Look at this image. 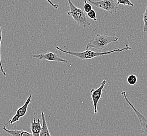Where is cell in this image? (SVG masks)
<instances>
[{"mask_svg": "<svg viewBox=\"0 0 147 136\" xmlns=\"http://www.w3.org/2000/svg\"><path fill=\"white\" fill-rule=\"evenodd\" d=\"M67 2L69 6V11L67 12V15L73 17L74 21L82 27L85 29L90 26V22L86 12L74 5L71 0H67Z\"/></svg>", "mask_w": 147, "mask_h": 136, "instance_id": "obj_3", "label": "cell"}, {"mask_svg": "<svg viewBox=\"0 0 147 136\" xmlns=\"http://www.w3.org/2000/svg\"><path fill=\"white\" fill-rule=\"evenodd\" d=\"M41 118H42V129L40 133L39 136H52L49 130L48 127L45 120V115L44 112H41Z\"/></svg>", "mask_w": 147, "mask_h": 136, "instance_id": "obj_11", "label": "cell"}, {"mask_svg": "<svg viewBox=\"0 0 147 136\" xmlns=\"http://www.w3.org/2000/svg\"><path fill=\"white\" fill-rule=\"evenodd\" d=\"M115 34L116 33L114 31V36L112 37L96 34L86 45V50H90V48H93L99 52H104L103 50H105L110 44L118 41L119 37H116Z\"/></svg>", "mask_w": 147, "mask_h": 136, "instance_id": "obj_2", "label": "cell"}, {"mask_svg": "<svg viewBox=\"0 0 147 136\" xmlns=\"http://www.w3.org/2000/svg\"><path fill=\"white\" fill-rule=\"evenodd\" d=\"M91 5L94 6L98 9H102L113 15L117 12L119 5L115 0H101L99 1L93 2L91 0H87Z\"/></svg>", "mask_w": 147, "mask_h": 136, "instance_id": "obj_4", "label": "cell"}, {"mask_svg": "<svg viewBox=\"0 0 147 136\" xmlns=\"http://www.w3.org/2000/svg\"><path fill=\"white\" fill-rule=\"evenodd\" d=\"M2 29L1 28V24H0V50H1V41H2ZM0 70L1 71V72L3 73L4 77H5L6 76V73L5 72L3 69V67L2 65V63H1V51H0Z\"/></svg>", "mask_w": 147, "mask_h": 136, "instance_id": "obj_14", "label": "cell"}, {"mask_svg": "<svg viewBox=\"0 0 147 136\" xmlns=\"http://www.w3.org/2000/svg\"><path fill=\"white\" fill-rule=\"evenodd\" d=\"M32 58H36L38 60H45L49 61H56L62 63H68L66 60L64 59L59 57L57 54L53 52H48L46 54H34L32 56Z\"/></svg>", "mask_w": 147, "mask_h": 136, "instance_id": "obj_8", "label": "cell"}, {"mask_svg": "<svg viewBox=\"0 0 147 136\" xmlns=\"http://www.w3.org/2000/svg\"><path fill=\"white\" fill-rule=\"evenodd\" d=\"M117 4L118 5L119 4H122V5H124L134 6V4L130 2V0H117Z\"/></svg>", "mask_w": 147, "mask_h": 136, "instance_id": "obj_15", "label": "cell"}, {"mask_svg": "<svg viewBox=\"0 0 147 136\" xmlns=\"http://www.w3.org/2000/svg\"><path fill=\"white\" fill-rule=\"evenodd\" d=\"M3 129L11 136H33L32 133L24 130H9L6 128L5 125L3 126Z\"/></svg>", "mask_w": 147, "mask_h": 136, "instance_id": "obj_10", "label": "cell"}, {"mask_svg": "<svg viewBox=\"0 0 147 136\" xmlns=\"http://www.w3.org/2000/svg\"><path fill=\"white\" fill-rule=\"evenodd\" d=\"M84 3H85V4H84V11L86 13H89V12L92 10V5H91L90 3H88L86 1V0L84 1Z\"/></svg>", "mask_w": 147, "mask_h": 136, "instance_id": "obj_16", "label": "cell"}, {"mask_svg": "<svg viewBox=\"0 0 147 136\" xmlns=\"http://www.w3.org/2000/svg\"><path fill=\"white\" fill-rule=\"evenodd\" d=\"M48 2H49V3L53 7H54L55 9H59V5L57 4H54V3H53L52 1H51V0H46Z\"/></svg>", "mask_w": 147, "mask_h": 136, "instance_id": "obj_18", "label": "cell"}, {"mask_svg": "<svg viewBox=\"0 0 147 136\" xmlns=\"http://www.w3.org/2000/svg\"><path fill=\"white\" fill-rule=\"evenodd\" d=\"M56 48L57 50L62 51L63 53L68 54L71 56H74L82 60L92 59L96 57H100V56H105V55L110 54H112L114 52L127 51V50L131 49V48L130 47V45L129 44H126L125 47L123 48L116 49H114L113 50L104 51V52H99V51L94 52V51H91L90 50H86V51H83V52H71V51H65L62 49L60 48L59 47H57Z\"/></svg>", "mask_w": 147, "mask_h": 136, "instance_id": "obj_1", "label": "cell"}, {"mask_svg": "<svg viewBox=\"0 0 147 136\" xmlns=\"http://www.w3.org/2000/svg\"><path fill=\"white\" fill-rule=\"evenodd\" d=\"M107 83V81L104 80L102 81L99 88L96 89L92 88L90 90L91 97L93 102V112L94 114H96L98 113V104L101 97L102 91Z\"/></svg>", "mask_w": 147, "mask_h": 136, "instance_id": "obj_7", "label": "cell"}, {"mask_svg": "<svg viewBox=\"0 0 147 136\" xmlns=\"http://www.w3.org/2000/svg\"><path fill=\"white\" fill-rule=\"evenodd\" d=\"M127 83L129 85H135L136 83H137L138 79L137 77H136L135 75L134 74H131L129 75L127 78Z\"/></svg>", "mask_w": 147, "mask_h": 136, "instance_id": "obj_13", "label": "cell"}, {"mask_svg": "<svg viewBox=\"0 0 147 136\" xmlns=\"http://www.w3.org/2000/svg\"><path fill=\"white\" fill-rule=\"evenodd\" d=\"M42 124L40 122V119H38V120H36L35 118V113L33 114V120L31 122L30 129L33 136H39L40 133L42 129Z\"/></svg>", "mask_w": 147, "mask_h": 136, "instance_id": "obj_9", "label": "cell"}, {"mask_svg": "<svg viewBox=\"0 0 147 136\" xmlns=\"http://www.w3.org/2000/svg\"><path fill=\"white\" fill-rule=\"evenodd\" d=\"M142 18L144 20V29H143V35L144 36L147 32V4L146 7V10L144 14L142 15Z\"/></svg>", "mask_w": 147, "mask_h": 136, "instance_id": "obj_12", "label": "cell"}, {"mask_svg": "<svg viewBox=\"0 0 147 136\" xmlns=\"http://www.w3.org/2000/svg\"><path fill=\"white\" fill-rule=\"evenodd\" d=\"M87 15H88L89 18H90L91 19L93 20L94 21H96L97 20L96 17V13L93 10H92L91 11H90L89 13H87Z\"/></svg>", "mask_w": 147, "mask_h": 136, "instance_id": "obj_17", "label": "cell"}, {"mask_svg": "<svg viewBox=\"0 0 147 136\" xmlns=\"http://www.w3.org/2000/svg\"><path fill=\"white\" fill-rule=\"evenodd\" d=\"M121 94L124 97L125 100L126 101V102H127L128 104L130 106L131 108L133 109V111H134V112L136 114V115L137 117L138 118L139 121L140 122V127H141V131L143 135H144V136H147V118L144 116L142 114L140 113L139 112L136 108L135 107V106L130 103V101H129V99H128L127 97L126 96V93L125 91H123L121 93Z\"/></svg>", "mask_w": 147, "mask_h": 136, "instance_id": "obj_5", "label": "cell"}, {"mask_svg": "<svg viewBox=\"0 0 147 136\" xmlns=\"http://www.w3.org/2000/svg\"><path fill=\"white\" fill-rule=\"evenodd\" d=\"M31 102H32V94H30L26 99L24 104L23 106H22L21 107H20L17 109L16 113L15 114L14 116L13 117L11 118V119L9 120V122H7V123H6L4 125L6 126L9 124H11H11H14L15 122H18L20 120V118L24 116L27 113L28 107Z\"/></svg>", "mask_w": 147, "mask_h": 136, "instance_id": "obj_6", "label": "cell"}]
</instances>
